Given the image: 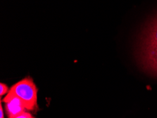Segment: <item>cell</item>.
I'll use <instances>...</instances> for the list:
<instances>
[{"label":"cell","instance_id":"6da1fadb","mask_svg":"<svg viewBox=\"0 0 157 118\" xmlns=\"http://www.w3.org/2000/svg\"><path fill=\"white\" fill-rule=\"evenodd\" d=\"M7 95L18 97L23 103L26 110L33 111L37 109V88L30 77H26L14 84Z\"/></svg>","mask_w":157,"mask_h":118},{"label":"cell","instance_id":"7a4b0ae2","mask_svg":"<svg viewBox=\"0 0 157 118\" xmlns=\"http://www.w3.org/2000/svg\"><path fill=\"white\" fill-rule=\"evenodd\" d=\"M3 101L5 103V110L9 117L20 114L26 110L23 103L16 96L6 95Z\"/></svg>","mask_w":157,"mask_h":118},{"label":"cell","instance_id":"3957f363","mask_svg":"<svg viewBox=\"0 0 157 118\" xmlns=\"http://www.w3.org/2000/svg\"><path fill=\"white\" fill-rule=\"evenodd\" d=\"M144 48L157 45V16L147 26L142 37Z\"/></svg>","mask_w":157,"mask_h":118},{"label":"cell","instance_id":"277c9868","mask_svg":"<svg viewBox=\"0 0 157 118\" xmlns=\"http://www.w3.org/2000/svg\"><path fill=\"white\" fill-rule=\"evenodd\" d=\"M142 58L147 68L157 74V45L144 48Z\"/></svg>","mask_w":157,"mask_h":118},{"label":"cell","instance_id":"5b68a950","mask_svg":"<svg viewBox=\"0 0 157 118\" xmlns=\"http://www.w3.org/2000/svg\"><path fill=\"white\" fill-rule=\"evenodd\" d=\"M9 118H35V117H33L30 113L24 111L18 115H14V116H12V117H9Z\"/></svg>","mask_w":157,"mask_h":118},{"label":"cell","instance_id":"8992f818","mask_svg":"<svg viewBox=\"0 0 157 118\" xmlns=\"http://www.w3.org/2000/svg\"><path fill=\"white\" fill-rule=\"evenodd\" d=\"M9 88L5 83H0V95L1 96L5 95L6 93H9Z\"/></svg>","mask_w":157,"mask_h":118},{"label":"cell","instance_id":"52a82bcc","mask_svg":"<svg viewBox=\"0 0 157 118\" xmlns=\"http://www.w3.org/2000/svg\"><path fill=\"white\" fill-rule=\"evenodd\" d=\"M0 116H1V118H4V110H3V107H2V103L0 104Z\"/></svg>","mask_w":157,"mask_h":118}]
</instances>
